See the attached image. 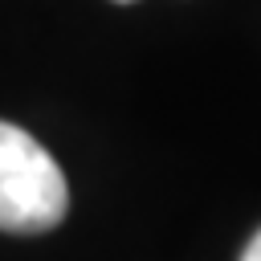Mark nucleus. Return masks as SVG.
Instances as JSON below:
<instances>
[{"instance_id":"1","label":"nucleus","mask_w":261,"mask_h":261,"mask_svg":"<svg viewBox=\"0 0 261 261\" xmlns=\"http://www.w3.org/2000/svg\"><path fill=\"white\" fill-rule=\"evenodd\" d=\"M69 212V188L53 155L20 126L0 122V228L49 232Z\"/></svg>"},{"instance_id":"2","label":"nucleus","mask_w":261,"mask_h":261,"mask_svg":"<svg viewBox=\"0 0 261 261\" xmlns=\"http://www.w3.org/2000/svg\"><path fill=\"white\" fill-rule=\"evenodd\" d=\"M241 261H261V228H257V237L245 245V253H241Z\"/></svg>"},{"instance_id":"3","label":"nucleus","mask_w":261,"mask_h":261,"mask_svg":"<svg viewBox=\"0 0 261 261\" xmlns=\"http://www.w3.org/2000/svg\"><path fill=\"white\" fill-rule=\"evenodd\" d=\"M114 4H130V0H114Z\"/></svg>"}]
</instances>
